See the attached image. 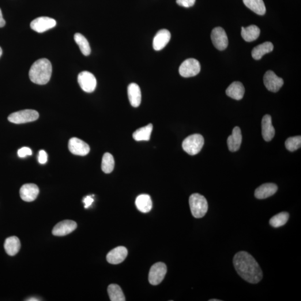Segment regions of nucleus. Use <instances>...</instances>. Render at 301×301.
<instances>
[{"instance_id":"f257e3e1","label":"nucleus","mask_w":301,"mask_h":301,"mask_svg":"<svg viewBox=\"0 0 301 301\" xmlns=\"http://www.w3.org/2000/svg\"><path fill=\"white\" fill-rule=\"evenodd\" d=\"M233 264L239 275L249 283H259L263 278V273L254 258L246 251L236 253L233 259Z\"/></svg>"},{"instance_id":"f03ea898","label":"nucleus","mask_w":301,"mask_h":301,"mask_svg":"<svg viewBox=\"0 0 301 301\" xmlns=\"http://www.w3.org/2000/svg\"><path fill=\"white\" fill-rule=\"evenodd\" d=\"M52 73V66L47 59L36 60L30 68L29 75L30 80L34 84L44 85L50 80Z\"/></svg>"},{"instance_id":"7ed1b4c3","label":"nucleus","mask_w":301,"mask_h":301,"mask_svg":"<svg viewBox=\"0 0 301 301\" xmlns=\"http://www.w3.org/2000/svg\"><path fill=\"white\" fill-rule=\"evenodd\" d=\"M189 204L192 215L198 219L204 217L208 212V202L204 196L201 194H192L189 198Z\"/></svg>"},{"instance_id":"20e7f679","label":"nucleus","mask_w":301,"mask_h":301,"mask_svg":"<svg viewBox=\"0 0 301 301\" xmlns=\"http://www.w3.org/2000/svg\"><path fill=\"white\" fill-rule=\"evenodd\" d=\"M204 144V139L200 134H194L186 137L183 142V149L190 155L201 152Z\"/></svg>"},{"instance_id":"39448f33","label":"nucleus","mask_w":301,"mask_h":301,"mask_svg":"<svg viewBox=\"0 0 301 301\" xmlns=\"http://www.w3.org/2000/svg\"><path fill=\"white\" fill-rule=\"evenodd\" d=\"M39 113L35 110H25L13 113L8 117L11 123L22 124L35 121L39 118Z\"/></svg>"},{"instance_id":"423d86ee","label":"nucleus","mask_w":301,"mask_h":301,"mask_svg":"<svg viewBox=\"0 0 301 301\" xmlns=\"http://www.w3.org/2000/svg\"><path fill=\"white\" fill-rule=\"evenodd\" d=\"M201 70L200 63L197 59L190 58L185 60L179 67V73L184 78L196 76Z\"/></svg>"},{"instance_id":"0eeeda50","label":"nucleus","mask_w":301,"mask_h":301,"mask_svg":"<svg viewBox=\"0 0 301 301\" xmlns=\"http://www.w3.org/2000/svg\"><path fill=\"white\" fill-rule=\"evenodd\" d=\"M167 272V267L164 263L159 262L150 268L149 275L150 284L153 285L159 284L164 279Z\"/></svg>"},{"instance_id":"6e6552de","label":"nucleus","mask_w":301,"mask_h":301,"mask_svg":"<svg viewBox=\"0 0 301 301\" xmlns=\"http://www.w3.org/2000/svg\"><path fill=\"white\" fill-rule=\"evenodd\" d=\"M78 82L82 90L86 93H92L96 88V78L95 75L89 71H84L79 74Z\"/></svg>"},{"instance_id":"1a4fd4ad","label":"nucleus","mask_w":301,"mask_h":301,"mask_svg":"<svg viewBox=\"0 0 301 301\" xmlns=\"http://www.w3.org/2000/svg\"><path fill=\"white\" fill-rule=\"evenodd\" d=\"M211 38L214 47L217 50L220 51L224 50L228 47V36L223 28L221 27L214 28L211 33Z\"/></svg>"},{"instance_id":"9d476101","label":"nucleus","mask_w":301,"mask_h":301,"mask_svg":"<svg viewBox=\"0 0 301 301\" xmlns=\"http://www.w3.org/2000/svg\"><path fill=\"white\" fill-rule=\"evenodd\" d=\"M263 81L266 88L274 93L277 92L284 84V80L272 70L267 71L263 77Z\"/></svg>"},{"instance_id":"9b49d317","label":"nucleus","mask_w":301,"mask_h":301,"mask_svg":"<svg viewBox=\"0 0 301 301\" xmlns=\"http://www.w3.org/2000/svg\"><path fill=\"white\" fill-rule=\"evenodd\" d=\"M56 22L49 17H39L32 21L30 27L35 32L42 33L55 27Z\"/></svg>"},{"instance_id":"f8f14e48","label":"nucleus","mask_w":301,"mask_h":301,"mask_svg":"<svg viewBox=\"0 0 301 301\" xmlns=\"http://www.w3.org/2000/svg\"><path fill=\"white\" fill-rule=\"evenodd\" d=\"M68 148L71 153L78 156H85L90 151L89 145L76 137L71 138L69 141Z\"/></svg>"},{"instance_id":"ddd939ff","label":"nucleus","mask_w":301,"mask_h":301,"mask_svg":"<svg viewBox=\"0 0 301 301\" xmlns=\"http://www.w3.org/2000/svg\"><path fill=\"white\" fill-rule=\"evenodd\" d=\"M77 227L76 222L70 220H64L55 226L52 233L55 236H65L75 231Z\"/></svg>"},{"instance_id":"4468645a","label":"nucleus","mask_w":301,"mask_h":301,"mask_svg":"<svg viewBox=\"0 0 301 301\" xmlns=\"http://www.w3.org/2000/svg\"><path fill=\"white\" fill-rule=\"evenodd\" d=\"M39 193L38 186L33 184H26L21 187L20 197L25 201H34Z\"/></svg>"},{"instance_id":"2eb2a0df","label":"nucleus","mask_w":301,"mask_h":301,"mask_svg":"<svg viewBox=\"0 0 301 301\" xmlns=\"http://www.w3.org/2000/svg\"><path fill=\"white\" fill-rule=\"evenodd\" d=\"M171 39V33L167 29H162L154 37L153 48L156 51H160L167 46Z\"/></svg>"},{"instance_id":"dca6fc26","label":"nucleus","mask_w":301,"mask_h":301,"mask_svg":"<svg viewBox=\"0 0 301 301\" xmlns=\"http://www.w3.org/2000/svg\"><path fill=\"white\" fill-rule=\"evenodd\" d=\"M127 254L126 248L122 246L116 247L109 252L107 255V260L111 264L118 265L125 261Z\"/></svg>"},{"instance_id":"f3484780","label":"nucleus","mask_w":301,"mask_h":301,"mask_svg":"<svg viewBox=\"0 0 301 301\" xmlns=\"http://www.w3.org/2000/svg\"><path fill=\"white\" fill-rule=\"evenodd\" d=\"M262 134L264 140L269 142L275 134V130L272 125V117L269 115L263 117L262 120Z\"/></svg>"},{"instance_id":"a211bd4d","label":"nucleus","mask_w":301,"mask_h":301,"mask_svg":"<svg viewBox=\"0 0 301 301\" xmlns=\"http://www.w3.org/2000/svg\"><path fill=\"white\" fill-rule=\"evenodd\" d=\"M278 190L276 184L266 183L259 186L255 191L254 195L258 199H265L273 195Z\"/></svg>"},{"instance_id":"6ab92c4d","label":"nucleus","mask_w":301,"mask_h":301,"mask_svg":"<svg viewBox=\"0 0 301 301\" xmlns=\"http://www.w3.org/2000/svg\"><path fill=\"white\" fill-rule=\"evenodd\" d=\"M242 141V135L239 127L234 128L232 135L228 138L227 144L229 150L236 152L239 150Z\"/></svg>"},{"instance_id":"aec40b11","label":"nucleus","mask_w":301,"mask_h":301,"mask_svg":"<svg viewBox=\"0 0 301 301\" xmlns=\"http://www.w3.org/2000/svg\"><path fill=\"white\" fill-rule=\"evenodd\" d=\"M128 96L132 106L139 107L141 102V92L140 86L134 83L130 84L128 86Z\"/></svg>"},{"instance_id":"412c9836","label":"nucleus","mask_w":301,"mask_h":301,"mask_svg":"<svg viewBox=\"0 0 301 301\" xmlns=\"http://www.w3.org/2000/svg\"><path fill=\"white\" fill-rule=\"evenodd\" d=\"M244 93H245V89H244V85L242 83L239 82L232 83L226 90V94L228 97L238 100L243 99Z\"/></svg>"},{"instance_id":"4be33fe9","label":"nucleus","mask_w":301,"mask_h":301,"mask_svg":"<svg viewBox=\"0 0 301 301\" xmlns=\"http://www.w3.org/2000/svg\"><path fill=\"white\" fill-rule=\"evenodd\" d=\"M260 33V29L257 26L252 25L247 28L242 27L241 35L247 42H251L258 38Z\"/></svg>"},{"instance_id":"5701e85b","label":"nucleus","mask_w":301,"mask_h":301,"mask_svg":"<svg viewBox=\"0 0 301 301\" xmlns=\"http://www.w3.org/2000/svg\"><path fill=\"white\" fill-rule=\"evenodd\" d=\"M273 45L269 41L263 43L253 48L251 51L252 57L255 60H260L263 56L273 50Z\"/></svg>"},{"instance_id":"b1692460","label":"nucleus","mask_w":301,"mask_h":301,"mask_svg":"<svg viewBox=\"0 0 301 301\" xmlns=\"http://www.w3.org/2000/svg\"><path fill=\"white\" fill-rule=\"evenodd\" d=\"M20 248V241L17 236H10L6 239L4 248L7 254L11 256L16 255L19 251Z\"/></svg>"},{"instance_id":"393cba45","label":"nucleus","mask_w":301,"mask_h":301,"mask_svg":"<svg viewBox=\"0 0 301 301\" xmlns=\"http://www.w3.org/2000/svg\"><path fill=\"white\" fill-rule=\"evenodd\" d=\"M135 203L138 210L142 213H149L152 208L151 199L149 195L142 194L139 195L136 198Z\"/></svg>"},{"instance_id":"a878e982","label":"nucleus","mask_w":301,"mask_h":301,"mask_svg":"<svg viewBox=\"0 0 301 301\" xmlns=\"http://www.w3.org/2000/svg\"><path fill=\"white\" fill-rule=\"evenodd\" d=\"M244 5L254 13L259 15H265L266 6L263 0H243Z\"/></svg>"},{"instance_id":"bb28decb","label":"nucleus","mask_w":301,"mask_h":301,"mask_svg":"<svg viewBox=\"0 0 301 301\" xmlns=\"http://www.w3.org/2000/svg\"><path fill=\"white\" fill-rule=\"evenodd\" d=\"M152 129L153 126L150 123L148 126L137 130L133 134L134 140L137 141H149Z\"/></svg>"},{"instance_id":"cd10ccee","label":"nucleus","mask_w":301,"mask_h":301,"mask_svg":"<svg viewBox=\"0 0 301 301\" xmlns=\"http://www.w3.org/2000/svg\"><path fill=\"white\" fill-rule=\"evenodd\" d=\"M108 293L112 301H125V297L121 288L117 284H112L108 286Z\"/></svg>"},{"instance_id":"c85d7f7f","label":"nucleus","mask_w":301,"mask_h":301,"mask_svg":"<svg viewBox=\"0 0 301 301\" xmlns=\"http://www.w3.org/2000/svg\"><path fill=\"white\" fill-rule=\"evenodd\" d=\"M75 42L80 47L82 54L85 56H88L91 52L88 41L80 33H76L74 36Z\"/></svg>"},{"instance_id":"c756f323","label":"nucleus","mask_w":301,"mask_h":301,"mask_svg":"<svg viewBox=\"0 0 301 301\" xmlns=\"http://www.w3.org/2000/svg\"><path fill=\"white\" fill-rule=\"evenodd\" d=\"M289 217V214L287 212L278 213L271 218L269 224L273 228H280L287 223Z\"/></svg>"},{"instance_id":"7c9ffc66","label":"nucleus","mask_w":301,"mask_h":301,"mask_svg":"<svg viewBox=\"0 0 301 301\" xmlns=\"http://www.w3.org/2000/svg\"><path fill=\"white\" fill-rule=\"evenodd\" d=\"M115 167V160L114 157L110 153H105L103 155L101 162V169L105 174H110L114 170Z\"/></svg>"},{"instance_id":"2f4dec72","label":"nucleus","mask_w":301,"mask_h":301,"mask_svg":"<svg viewBox=\"0 0 301 301\" xmlns=\"http://www.w3.org/2000/svg\"><path fill=\"white\" fill-rule=\"evenodd\" d=\"M285 146L289 151H295L301 148V137L295 136L289 137L285 142Z\"/></svg>"},{"instance_id":"473e14b6","label":"nucleus","mask_w":301,"mask_h":301,"mask_svg":"<svg viewBox=\"0 0 301 301\" xmlns=\"http://www.w3.org/2000/svg\"><path fill=\"white\" fill-rule=\"evenodd\" d=\"M18 156L20 157L23 158L27 156H31L32 155V150L29 148H22L18 150Z\"/></svg>"},{"instance_id":"72a5a7b5","label":"nucleus","mask_w":301,"mask_h":301,"mask_svg":"<svg viewBox=\"0 0 301 301\" xmlns=\"http://www.w3.org/2000/svg\"><path fill=\"white\" fill-rule=\"evenodd\" d=\"M196 0H176V3L179 6L184 7H190L194 5Z\"/></svg>"},{"instance_id":"f704fd0d","label":"nucleus","mask_w":301,"mask_h":301,"mask_svg":"<svg viewBox=\"0 0 301 301\" xmlns=\"http://www.w3.org/2000/svg\"><path fill=\"white\" fill-rule=\"evenodd\" d=\"M39 163L41 164H45L48 161V155L44 150H40L39 153Z\"/></svg>"},{"instance_id":"c9c22d12","label":"nucleus","mask_w":301,"mask_h":301,"mask_svg":"<svg viewBox=\"0 0 301 301\" xmlns=\"http://www.w3.org/2000/svg\"><path fill=\"white\" fill-rule=\"evenodd\" d=\"M83 201L84 203V208L87 209L92 204L94 199L92 196H87V197L84 198V201Z\"/></svg>"},{"instance_id":"e433bc0d","label":"nucleus","mask_w":301,"mask_h":301,"mask_svg":"<svg viewBox=\"0 0 301 301\" xmlns=\"http://www.w3.org/2000/svg\"><path fill=\"white\" fill-rule=\"evenodd\" d=\"M6 22L4 18H3L2 11L0 9V28H2L5 25Z\"/></svg>"},{"instance_id":"4c0bfd02","label":"nucleus","mask_w":301,"mask_h":301,"mask_svg":"<svg viewBox=\"0 0 301 301\" xmlns=\"http://www.w3.org/2000/svg\"><path fill=\"white\" fill-rule=\"evenodd\" d=\"M27 301H39L38 299H35V298H30L29 300H28Z\"/></svg>"},{"instance_id":"58836bf2","label":"nucleus","mask_w":301,"mask_h":301,"mask_svg":"<svg viewBox=\"0 0 301 301\" xmlns=\"http://www.w3.org/2000/svg\"><path fill=\"white\" fill-rule=\"evenodd\" d=\"M209 301H220L221 300H216V299H212V300H209Z\"/></svg>"},{"instance_id":"ea45409f","label":"nucleus","mask_w":301,"mask_h":301,"mask_svg":"<svg viewBox=\"0 0 301 301\" xmlns=\"http://www.w3.org/2000/svg\"><path fill=\"white\" fill-rule=\"evenodd\" d=\"M2 54V49L1 48V47H0V57H1V56Z\"/></svg>"}]
</instances>
